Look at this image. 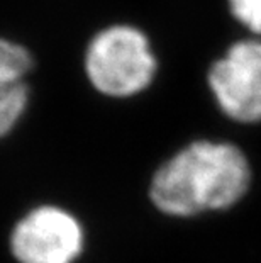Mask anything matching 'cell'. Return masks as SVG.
I'll return each instance as SVG.
<instances>
[{"mask_svg":"<svg viewBox=\"0 0 261 263\" xmlns=\"http://www.w3.org/2000/svg\"><path fill=\"white\" fill-rule=\"evenodd\" d=\"M32 68V57L24 46L0 37V138L21 121L29 102L24 78Z\"/></svg>","mask_w":261,"mask_h":263,"instance_id":"5b68a950","label":"cell"},{"mask_svg":"<svg viewBox=\"0 0 261 263\" xmlns=\"http://www.w3.org/2000/svg\"><path fill=\"white\" fill-rule=\"evenodd\" d=\"M9 243L19 263H73L85 246V233L71 212L39 205L14 226Z\"/></svg>","mask_w":261,"mask_h":263,"instance_id":"3957f363","label":"cell"},{"mask_svg":"<svg viewBox=\"0 0 261 263\" xmlns=\"http://www.w3.org/2000/svg\"><path fill=\"white\" fill-rule=\"evenodd\" d=\"M156 68L149 39L134 26L105 27L93 36L85 53V73L92 87L114 99H127L146 90Z\"/></svg>","mask_w":261,"mask_h":263,"instance_id":"7a4b0ae2","label":"cell"},{"mask_svg":"<svg viewBox=\"0 0 261 263\" xmlns=\"http://www.w3.org/2000/svg\"><path fill=\"white\" fill-rule=\"evenodd\" d=\"M209 87L227 117L261 121V43L239 41L209 71Z\"/></svg>","mask_w":261,"mask_h":263,"instance_id":"277c9868","label":"cell"},{"mask_svg":"<svg viewBox=\"0 0 261 263\" xmlns=\"http://www.w3.org/2000/svg\"><path fill=\"white\" fill-rule=\"evenodd\" d=\"M249 177L246 156L234 144L195 141L159 166L149 195L163 214L190 217L236 204L246 194Z\"/></svg>","mask_w":261,"mask_h":263,"instance_id":"6da1fadb","label":"cell"},{"mask_svg":"<svg viewBox=\"0 0 261 263\" xmlns=\"http://www.w3.org/2000/svg\"><path fill=\"white\" fill-rule=\"evenodd\" d=\"M232 15L254 34H261V0H229Z\"/></svg>","mask_w":261,"mask_h":263,"instance_id":"8992f818","label":"cell"}]
</instances>
